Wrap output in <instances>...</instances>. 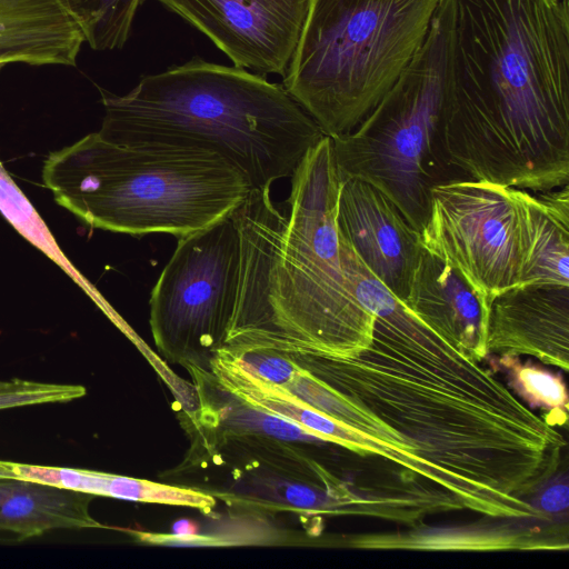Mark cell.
I'll return each instance as SVG.
<instances>
[{
  "label": "cell",
  "mask_w": 569,
  "mask_h": 569,
  "mask_svg": "<svg viewBox=\"0 0 569 569\" xmlns=\"http://www.w3.org/2000/svg\"><path fill=\"white\" fill-rule=\"evenodd\" d=\"M403 302L469 359L481 362L488 356L489 302L455 268L425 248Z\"/></svg>",
  "instance_id": "obj_13"
},
{
  "label": "cell",
  "mask_w": 569,
  "mask_h": 569,
  "mask_svg": "<svg viewBox=\"0 0 569 569\" xmlns=\"http://www.w3.org/2000/svg\"><path fill=\"white\" fill-rule=\"evenodd\" d=\"M43 184L94 229L179 238L230 217L251 187L210 153L109 142L98 132L50 152Z\"/></svg>",
  "instance_id": "obj_5"
},
{
  "label": "cell",
  "mask_w": 569,
  "mask_h": 569,
  "mask_svg": "<svg viewBox=\"0 0 569 569\" xmlns=\"http://www.w3.org/2000/svg\"><path fill=\"white\" fill-rule=\"evenodd\" d=\"M343 259L375 317L370 345L342 358L283 352L376 420L388 443L460 478L503 518H538L525 496L559 466L562 435L427 326L352 249Z\"/></svg>",
  "instance_id": "obj_1"
},
{
  "label": "cell",
  "mask_w": 569,
  "mask_h": 569,
  "mask_svg": "<svg viewBox=\"0 0 569 569\" xmlns=\"http://www.w3.org/2000/svg\"><path fill=\"white\" fill-rule=\"evenodd\" d=\"M443 61L440 3L423 46L395 86L356 128L331 138L339 178L359 179L381 191L420 232L431 189L467 179L447 161L440 140Z\"/></svg>",
  "instance_id": "obj_7"
},
{
  "label": "cell",
  "mask_w": 569,
  "mask_h": 569,
  "mask_svg": "<svg viewBox=\"0 0 569 569\" xmlns=\"http://www.w3.org/2000/svg\"><path fill=\"white\" fill-rule=\"evenodd\" d=\"M487 353L531 356L568 371L569 286L521 284L489 305Z\"/></svg>",
  "instance_id": "obj_12"
},
{
  "label": "cell",
  "mask_w": 569,
  "mask_h": 569,
  "mask_svg": "<svg viewBox=\"0 0 569 569\" xmlns=\"http://www.w3.org/2000/svg\"><path fill=\"white\" fill-rule=\"evenodd\" d=\"M84 37L57 0H0V68L74 66Z\"/></svg>",
  "instance_id": "obj_15"
},
{
  "label": "cell",
  "mask_w": 569,
  "mask_h": 569,
  "mask_svg": "<svg viewBox=\"0 0 569 569\" xmlns=\"http://www.w3.org/2000/svg\"><path fill=\"white\" fill-rule=\"evenodd\" d=\"M337 224L369 271L405 301L423 250L421 233L381 191L359 179H340Z\"/></svg>",
  "instance_id": "obj_11"
},
{
  "label": "cell",
  "mask_w": 569,
  "mask_h": 569,
  "mask_svg": "<svg viewBox=\"0 0 569 569\" xmlns=\"http://www.w3.org/2000/svg\"><path fill=\"white\" fill-rule=\"evenodd\" d=\"M568 481L567 465L560 463L527 492L525 498L539 519L568 526Z\"/></svg>",
  "instance_id": "obj_23"
},
{
  "label": "cell",
  "mask_w": 569,
  "mask_h": 569,
  "mask_svg": "<svg viewBox=\"0 0 569 569\" xmlns=\"http://www.w3.org/2000/svg\"><path fill=\"white\" fill-rule=\"evenodd\" d=\"M495 356L496 370L502 372L509 387L531 410L541 409L543 420L551 427H565L568 421V392L561 373L550 371L519 356Z\"/></svg>",
  "instance_id": "obj_18"
},
{
  "label": "cell",
  "mask_w": 569,
  "mask_h": 569,
  "mask_svg": "<svg viewBox=\"0 0 569 569\" xmlns=\"http://www.w3.org/2000/svg\"><path fill=\"white\" fill-rule=\"evenodd\" d=\"M0 212L23 238L57 263L87 292H91L90 284L63 254L36 208L16 184L1 162Z\"/></svg>",
  "instance_id": "obj_20"
},
{
  "label": "cell",
  "mask_w": 569,
  "mask_h": 569,
  "mask_svg": "<svg viewBox=\"0 0 569 569\" xmlns=\"http://www.w3.org/2000/svg\"><path fill=\"white\" fill-rule=\"evenodd\" d=\"M91 495L33 480L0 477V529L26 539L53 529L97 528Z\"/></svg>",
  "instance_id": "obj_16"
},
{
  "label": "cell",
  "mask_w": 569,
  "mask_h": 569,
  "mask_svg": "<svg viewBox=\"0 0 569 569\" xmlns=\"http://www.w3.org/2000/svg\"><path fill=\"white\" fill-rule=\"evenodd\" d=\"M422 247L455 268L486 300L521 283L526 230L521 190L477 180L431 189Z\"/></svg>",
  "instance_id": "obj_9"
},
{
  "label": "cell",
  "mask_w": 569,
  "mask_h": 569,
  "mask_svg": "<svg viewBox=\"0 0 569 569\" xmlns=\"http://www.w3.org/2000/svg\"><path fill=\"white\" fill-rule=\"evenodd\" d=\"M243 369L258 379L283 386L297 365L282 351L264 347H222Z\"/></svg>",
  "instance_id": "obj_24"
},
{
  "label": "cell",
  "mask_w": 569,
  "mask_h": 569,
  "mask_svg": "<svg viewBox=\"0 0 569 569\" xmlns=\"http://www.w3.org/2000/svg\"><path fill=\"white\" fill-rule=\"evenodd\" d=\"M232 216V214H231ZM179 238L150 297V328L169 361L209 370L237 301L239 237L232 217Z\"/></svg>",
  "instance_id": "obj_8"
},
{
  "label": "cell",
  "mask_w": 569,
  "mask_h": 569,
  "mask_svg": "<svg viewBox=\"0 0 569 569\" xmlns=\"http://www.w3.org/2000/svg\"><path fill=\"white\" fill-rule=\"evenodd\" d=\"M291 178L288 216L270 188L251 189L231 216L240 258L224 347L353 356L370 345L375 317L356 298L341 253L330 137L307 151Z\"/></svg>",
  "instance_id": "obj_3"
},
{
  "label": "cell",
  "mask_w": 569,
  "mask_h": 569,
  "mask_svg": "<svg viewBox=\"0 0 569 569\" xmlns=\"http://www.w3.org/2000/svg\"><path fill=\"white\" fill-rule=\"evenodd\" d=\"M108 497L191 507L202 511H209L216 505L212 496L200 491L117 475H111Z\"/></svg>",
  "instance_id": "obj_21"
},
{
  "label": "cell",
  "mask_w": 569,
  "mask_h": 569,
  "mask_svg": "<svg viewBox=\"0 0 569 569\" xmlns=\"http://www.w3.org/2000/svg\"><path fill=\"white\" fill-rule=\"evenodd\" d=\"M442 0H311L283 89L330 138L356 128L427 38Z\"/></svg>",
  "instance_id": "obj_6"
},
{
  "label": "cell",
  "mask_w": 569,
  "mask_h": 569,
  "mask_svg": "<svg viewBox=\"0 0 569 569\" xmlns=\"http://www.w3.org/2000/svg\"><path fill=\"white\" fill-rule=\"evenodd\" d=\"M93 50L121 48L144 0H57Z\"/></svg>",
  "instance_id": "obj_19"
},
{
  "label": "cell",
  "mask_w": 569,
  "mask_h": 569,
  "mask_svg": "<svg viewBox=\"0 0 569 569\" xmlns=\"http://www.w3.org/2000/svg\"><path fill=\"white\" fill-rule=\"evenodd\" d=\"M526 259L521 284L569 286V184L529 192L521 190Z\"/></svg>",
  "instance_id": "obj_17"
},
{
  "label": "cell",
  "mask_w": 569,
  "mask_h": 569,
  "mask_svg": "<svg viewBox=\"0 0 569 569\" xmlns=\"http://www.w3.org/2000/svg\"><path fill=\"white\" fill-rule=\"evenodd\" d=\"M451 527L415 526L393 533H362L348 539L359 549L423 551L567 550L568 526L537 518H500Z\"/></svg>",
  "instance_id": "obj_14"
},
{
  "label": "cell",
  "mask_w": 569,
  "mask_h": 569,
  "mask_svg": "<svg viewBox=\"0 0 569 569\" xmlns=\"http://www.w3.org/2000/svg\"><path fill=\"white\" fill-rule=\"evenodd\" d=\"M84 395L86 388L79 385L11 379L0 382V410L40 403L68 402Z\"/></svg>",
  "instance_id": "obj_22"
},
{
  "label": "cell",
  "mask_w": 569,
  "mask_h": 569,
  "mask_svg": "<svg viewBox=\"0 0 569 569\" xmlns=\"http://www.w3.org/2000/svg\"><path fill=\"white\" fill-rule=\"evenodd\" d=\"M439 133L465 178L569 184L568 0H442Z\"/></svg>",
  "instance_id": "obj_2"
},
{
  "label": "cell",
  "mask_w": 569,
  "mask_h": 569,
  "mask_svg": "<svg viewBox=\"0 0 569 569\" xmlns=\"http://www.w3.org/2000/svg\"><path fill=\"white\" fill-rule=\"evenodd\" d=\"M101 94L104 140L214 154L251 189L291 177L326 136L283 87L201 59L147 76L124 96Z\"/></svg>",
  "instance_id": "obj_4"
},
{
  "label": "cell",
  "mask_w": 569,
  "mask_h": 569,
  "mask_svg": "<svg viewBox=\"0 0 569 569\" xmlns=\"http://www.w3.org/2000/svg\"><path fill=\"white\" fill-rule=\"evenodd\" d=\"M209 37L234 67L284 76L311 0H158Z\"/></svg>",
  "instance_id": "obj_10"
}]
</instances>
